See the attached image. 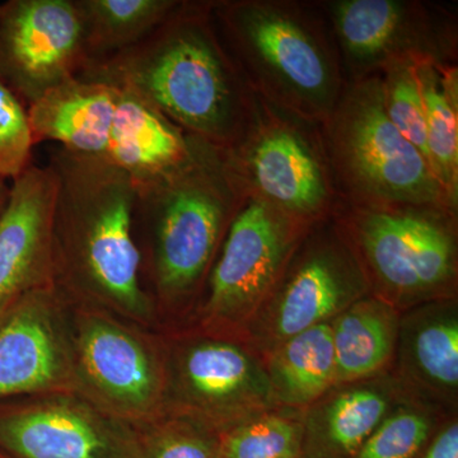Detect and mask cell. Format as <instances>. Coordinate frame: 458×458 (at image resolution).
I'll return each instance as SVG.
<instances>
[{
    "mask_svg": "<svg viewBox=\"0 0 458 458\" xmlns=\"http://www.w3.org/2000/svg\"><path fill=\"white\" fill-rule=\"evenodd\" d=\"M77 77L131 93L221 150L236 143L254 107L255 93L216 30L212 0H181L140 44L87 64Z\"/></svg>",
    "mask_w": 458,
    "mask_h": 458,
    "instance_id": "6da1fadb",
    "label": "cell"
},
{
    "mask_svg": "<svg viewBox=\"0 0 458 458\" xmlns=\"http://www.w3.org/2000/svg\"><path fill=\"white\" fill-rule=\"evenodd\" d=\"M212 13L256 96L316 125L330 116L346 80L318 0H212Z\"/></svg>",
    "mask_w": 458,
    "mask_h": 458,
    "instance_id": "7a4b0ae2",
    "label": "cell"
},
{
    "mask_svg": "<svg viewBox=\"0 0 458 458\" xmlns=\"http://www.w3.org/2000/svg\"><path fill=\"white\" fill-rule=\"evenodd\" d=\"M57 189L53 222L54 279L63 276L134 316L149 311L135 242V190L101 156L51 155Z\"/></svg>",
    "mask_w": 458,
    "mask_h": 458,
    "instance_id": "3957f363",
    "label": "cell"
},
{
    "mask_svg": "<svg viewBox=\"0 0 458 458\" xmlns=\"http://www.w3.org/2000/svg\"><path fill=\"white\" fill-rule=\"evenodd\" d=\"M134 190L157 292L171 306L189 303L203 291L243 194L222 150L195 137L182 164Z\"/></svg>",
    "mask_w": 458,
    "mask_h": 458,
    "instance_id": "277c9868",
    "label": "cell"
},
{
    "mask_svg": "<svg viewBox=\"0 0 458 458\" xmlns=\"http://www.w3.org/2000/svg\"><path fill=\"white\" fill-rule=\"evenodd\" d=\"M334 218L373 297L400 313L458 298V212L433 205L357 207L342 201Z\"/></svg>",
    "mask_w": 458,
    "mask_h": 458,
    "instance_id": "5b68a950",
    "label": "cell"
},
{
    "mask_svg": "<svg viewBox=\"0 0 458 458\" xmlns=\"http://www.w3.org/2000/svg\"><path fill=\"white\" fill-rule=\"evenodd\" d=\"M318 128L343 203L433 205L458 212L427 159L386 114L381 75L346 82L333 113Z\"/></svg>",
    "mask_w": 458,
    "mask_h": 458,
    "instance_id": "8992f818",
    "label": "cell"
},
{
    "mask_svg": "<svg viewBox=\"0 0 458 458\" xmlns=\"http://www.w3.org/2000/svg\"><path fill=\"white\" fill-rule=\"evenodd\" d=\"M222 152L243 195L295 222L312 227L331 218L342 203L318 125L259 96L245 131Z\"/></svg>",
    "mask_w": 458,
    "mask_h": 458,
    "instance_id": "52a82bcc",
    "label": "cell"
},
{
    "mask_svg": "<svg viewBox=\"0 0 458 458\" xmlns=\"http://www.w3.org/2000/svg\"><path fill=\"white\" fill-rule=\"evenodd\" d=\"M312 227L243 195L205 282L204 335L240 340Z\"/></svg>",
    "mask_w": 458,
    "mask_h": 458,
    "instance_id": "ba28073f",
    "label": "cell"
},
{
    "mask_svg": "<svg viewBox=\"0 0 458 458\" xmlns=\"http://www.w3.org/2000/svg\"><path fill=\"white\" fill-rule=\"evenodd\" d=\"M346 82L381 75L401 62L457 64L458 14L430 0H318Z\"/></svg>",
    "mask_w": 458,
    "mask_h": 458,
    "instance_id": "9c48e42d",
    "label": "cell"
},
{
    "mask_svg": "<svg viewBox=\"0 0 458 458\" xmlns=\"http://www.w3.org/2000/svg\"><path fill=\"white\" fill-rule=\"evenodd\" d=\"M367 294L363 270L333 216L307 232L240 342L262 357L289 337L328 324Z\"/></svg>",
    "mask_w": 458,
    "mask_h": 458,
    "instance_id": "30bf717a",
    "label": "cell"
},
{
    "mask_svg": "<svg viewBox=\"0 0 458 458\" xmlns=\"http://www.w3.org/2000/svg\"><path fill=\"white\" fill-rule=\"evenodd\" d=\"M164 405L216 433L276 406L260 355L240 340L204 334L172 351Z\"/></svg>",
    "mask_w": 458,
    "mask_h": 458,
    "instance_id": "8fae6325",
    "label": "cell"
},
{
    "mask_svg": "<svg viewBox=\"0 0 458 458\" xmlns=\"http://www.w3.org/2000/svg\"><path fill=\"white\" fill-rule=\"evenodd\" d=\"M87 63L74 0L0 4V81L27 106L77 77Z\"/></svg>",
    "mask_w": 458,
    "mask_h": 458,
    "instance_id": "7c38bea8",
    "label": "cell"
},
{
    "mask_svg": "<svg viewBox=\"0 0 458 458\" xmlns=\"http://www.w3.org/2000/svg\"><path fill=\"white\" fill-rule=\"evenodd\" d=\"M0 452L9 458H147L140 433L66 397L0 410Z\"/></svg>",
    "mask_w": 458,
    "mask_h": 458,
    "instance_id": "4fadbf2b",
    "label": "cell"
},
{
    "mask_svg": "<svg viewBox=\"0 0 458 458\" xmlns=\"http://www.w3.org/2000/svg\"><path fill=\"white\" fill-rule=\"evenodd\" d=\"M55 171L30 165L12 182L0 214V315L54 282Z\"/></svg>",
    "mask_w": 458,
    "mask_h": 458,
    "instance_id": "5bb4252c",
    "label": "cell"
},
{
    "mask_svg": "<svg viewBox=\"0 0 458 458\" xmlns=\"http://www.w3.org/2000/svg\"><path fill=\"white\" fill-rule=\"evenodd\" d=\"M78 351L84 376L117 411L138 419L164 405L165 370L131 331L89 316L81 325Z\"/></svg>",
    "mask_w": 458,
    "mask_h": 458,
    "instance_id": "9a60e30c",
    "label": "cell"
},
{
    "mask_svg": "<svg viewBox=\"0 0 458 458\" xmlns=\"http://www.w3.org/2000/svg\"><path fill=\"white\" fill-rule=\"evenodd\" d=\"M391 375L408 396L458 415V298L401 313Z\"/></svg>",
    "mask_w": 458,
    "mask_h": 458,
    "instance_id": "2e32d148",
    "label": "cell"
},
{
    "mask_svg": "<svg viewBox=\"0 0 458 458\" xmlns=\"http://www.w3.org/2000/svg\"><path fill=\"white\" fill-rule=\"evenodd\" d=\"M409 397L391 373L334 385L304 409L302 458H354L388 412Z\"/></svg>",
    "mask_w": 458,
    "mask_h": 458,
    "instance_id": "e0dca14e",
    "label": "cell"
},
{
    "mask_svg": "<svg viewBox=\"0 0 458 458\" xmlns=\"http://www.w3.org/2000/svg\"><path fill=\"white\" fill-rule=\"evenodd\" d=\"M50 300L49 288L38 289L0 315V400L54 390L68 379Z\"/></svg>",
    "mask_w": 458,
    "mask_h": 458,
    "instance_id": "ac0fdd59",
    "label": "cell"
},
{
    "mask_svg": "<svg viewBox=\"0 0 458 458\" xmlns=\"http://www.w3.org/2000/svg\"><path fill=\"white\" fill-rule=\"evenodd\" d=\"M116 92V108L104 158L140 186L182 164L192 137L156 108L125 90Z\"/></svg>",
    "mask_w": 458,
    "mask_h": 458,
    "instance_id": "d6986e66",
    "label": "cell"
},
{
    "mask_svg": "<svg viewBox=\"0 0 458 458\" xmlns=\"http://www.w3.org/2000/svg\"><path fill=\"white\" fill-rule=\"evenodd\" d=\"M116 92L74 77L27 107L35 144L56 141L78 155L104 156L113 125Z\"/></svg>",
    "mask_w": 458,
    "mask_h": 458,
    "instance_id": "ffe728a7",
    "label": "cell"
},
{
    "mask_svg": "<svg viewBox=\"0 0 458 458\" xmlns=\"http://www.w3.org/2000/svg\"><path fill=\"white\" fill-rule=\"evenodd\" d=\"M401 313L367 294L330 322L335 385L391 373L396 358Z\"/></svg>",
    "mask_w": 458,
    "mask_h": 458,
    "instance_id": "44dd1931",
    "label": "cell"
},
{
    "mask_svg": "<svg viewBox=\"0 0 458 458\" xmlns=\"http://www.w3.org/2000/svg\"><path fill=\"white\" fill-rule=\"evenodd\" d=\"M261 358L276 406L307 409L335 385L330 322L289 337Z\"/></svg>",
    "mask_w": 458,
    "mask_h": 458,
    "instance_id": "7402d4cb",
    "label": "cell"
},
{
    "mask_svg": "<svg viewBox=\"0 0 458 458\" xmlns=\"http://www.w3.org/2000/svg\"><path fill=\"white\" fill-rule=\"evenodd\" d=\"M74 4L82 22L87 65L140 44L181 0H74Z\"/></svg>",
    "mask_w": 458,
    "mask_h": 458,
    "instance_id": "603a6c76",
    "label": "cell"
},
{
    "mask_svg": "<svg viewBox=\"0 0 458 458\" xmlns=\"http://www.w3.org/2000/svg\"><path fill=\"white\" fill-rule=\"evenodd\" d=\"M434 176L458 209V65L418 63Z\"/></svg>",
    "mask_w": 458,
    "mask_h": 458,
    "instance_id": "cb8c5ba5",
    "label": "cell"
},
{
    "mask_svg": "<svg viewBox=\"0 0 458 458\" xmlns=\"http://www.w3.org/2000/svg\"><path fill=\"white\" fill-rule=\"evenodd\" d=\"M303 411L274 406L238 421L218 433L219 458H302Z\"/></svg>",
    "mask_w": 458,
    "mask_h": 458,
    "instance_id": "d4e9b609",
    "label": "cell"
},
{
    "mask_svg": "<svg viewBox=\"0 0 458 458\" xmlns=\"http://www.w3.org/2000/svg\"><path fill=\"white\" fill-rule=\"evenodd\" d=\"M450 417L409 397L388 412L354 458H421Z\"/></svg>",
    "mask_w": 458,
    "mask_h": 458,
    "instance_id": "484cf974",
    "label": "cell"
},
{
    "mask_svg": "<svg viewBox=\"0 0 458 458\" xmlns=\"http://www.w3.org/2000/svg\"><path fill=\"white\" fill-rule=\"evenodd\" d=\"M417 64L415 62L396 63L382 72V95L386 114L390 122L429 164L426 106L419 83Z\"/></svg>",
    "mask_w": 458,
    "mask_h": 458,
    "instance_id": "4316f807",
    "label": "cell"
},
{
    "mask_svg": "<svg viewBox=\"0 0 458 458\" xmlns=\"http://www.w3.org/2000/svg\"><path fill=\"white\" fill-rule=\"evenodd\" d=\"M140 439L147 458H219L218 433L186 418L156 421Z\"/></svg>",
    "mask_w": 458,
    "mask_h": 458,
    "instance_id": "83f0119b",
    "label": "cell"
},
{
    "mask_svg": "<svg viewBox=\"0 0 458 458\" xmlns=\"http://www.w3.org/2000/svg\"><path fill=\"white\" fill-rule=\"evenodd\" d=\"M33 146L27 108L0 81V179L13 181L26 170Z\"/></svg>",
    "mask_w": 458,
    "mask_h": 458,
    "instance_id": "f1b7e54d",
    "label": "cell"
},
{
    "mask_svg": "<svg viewBox=\"0 0 458 458\" xmlns=\"http://www.w3.org/2000/svg\"><path fill=\"white\" fill-rule=\"evenodd\" d=\"M421 458H458V415L445 419Z\"/></svg>",
    "mask_w": 458,
    "mask_h": 458,
    "instance_id": "f546056e",
    "label": "cell"
},
{
    "mask_svg": "<svg viewBox=\"0 0 458 458\" xmlns=\"http://www.w3.org/2000/svg\"><path fill=\"white\" fill-rule=\"evenodd\" d=\"M9 190H11V186L8 185L7 180L0 179V214L7 204Z\"/></svg>",
    "mask_w": 458,
    "mask_h": 458,
    "instance_id": "4dcf8cb0",
    "label": "cell"
},
{
    "mask_svg": "<svg viewBox=\"0 0 458 458\" xmlns=\"http://www.w3.org/2000/svg\"><path fill=\"white\" fill-rule=\"evenodd\" d=\"M0 458H9V457L5 456L4 454H2V452H0Z\"/></svg>",
    "mask_w": 458,
    "mask_h": 458,
    "instance_id": "1f68e13d",
    "label": "cell"
}]
</instances>
